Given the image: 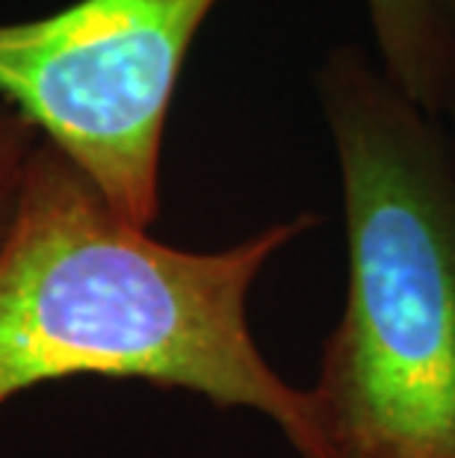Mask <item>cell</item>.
<instances>
[{"instance_id":"5b68a950","label":"cell","mask_w":455,"mask_h":458,"mask_svg":"<svg viewBox=\"0 0 455 458\" xmlns=\"http://www.w3.org/2000/svg\"><path fill=\"white\" fill-rule=\"evenodd\" d=\"M36 145L38 131L13 104L0 98V246L15 219Z\"/></svg>"},{"instance_id":"3957f363","label":"cell","mask_w":455,"mask_h":458,"mask_svg":"<svg viewBox=\"0 0 455 458\" xmlns=\"http://www.w3.org/2000/svg\"><path fill=\"white\" fill-rule=\"evenodd\" d=\"M219 0H74L0 21V98L133 225L160 216L181 68Z\"/></svg>"},{"instance_id":"7a4b0ae2","label":"cell","mask_w":455,"mask_h":458,"mask_svg":"<svg viewBox=\"0 0 455 458\" xmlns=\"http://www.w3.org/2000/svg\"><path fill=\"white\" fill-rule=\"evenodd\" d=\"M350 284L311 387L332 458H455V145L358 45L316 72Z\"/></svg>"},{"instance_id":"8992f818","label":"cell","mask_w":455,"mask_h":458,"mask_svg":"<svg viewBox=\"0 0 455 458\" xmlns=\"http://www.w3.org/2000/svg\"><path fill=\"white\" fill-rule=\"evenodd\" d=\"M443 122L455 124V0H447V106Z\"/></svg>"},{"instance_id":"52a82bcc","label":"cell","mask_w":455,"mask_h":458,"mask_svg":"<svg viewBox=\"0 0 455 458\" xmlns=\"http://www.w3.org/2000/svg\"><path fill=\"white\" fill-rule=\"evenodd\" d=\"M452 145H455V133H452Z\"/></svg>"},{"instance_id":"6da1fadb","label":"cell","mask_w":455,"mask_h":458,"mask_svg":"<svg viewBox=\"0 0 455 458\" xmlns=\"http://www.w3.org/2000/svg\"><path fill=\"white\" fill-rule=\"evenodd\" d=\"M316 213L219 251L154 240L38 136L0 246V405L69 378L145 382L266 417L299 458H332L311 391L260 352L249 293Z\"/></svg>"},{"instance_id":"277c9868","label":"cell","mask_w":455,"mask_h":458,"mask_svg":"<svg viewBox=\"0 0 455 458\" xmlns=\"http://www.w3.org/2000/svg\"><path fill=\"white\" fill-rule=\"evenodd\" d=\"M384 74L443 119L447 106V0H364Z\"/></svg>"}]
</instances>
